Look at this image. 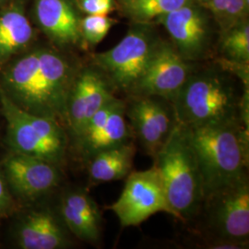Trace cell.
Here are the masks:
<instances>
[{
	"mask_svg": "<svg viewBox=\"0 0 249 249\" xmlns=\"http://www.w3.org/2000/svg\"><path fill=\"white\" fill-rule=\"evenodd\" d=\"M63 223L79 239L97 243L101 238L102 217L95 200L84 190L66 193L60 205Z\"/></svg>",
	"mask_w": 249,
	"mask_h": 249,
	"instance_id": "9a60e30c",
	"label": "cell"
},
{
	"mask_svg": "<svg viewBox=\"0 0 249 249\" xmlns=\"http://www.w3.org/2000/svg\"><path fill=\"white\" fill-rule=\"evenodd\" d=\"M249 0H229L227 9L220 20L226 30L240 22L249 11Z\"/></svg>",
	"mask_w": 249,
	"mask_h": 249,
	"instance_id": "603a6c76",
	"label": "cell"
},
{
	"mask_svg": "<svg viewBox=\"0 0 249 249\" xmlns=\"http://www.w3.org/2000/svg\"><path fill=\"white\" fill-rule=\"evenodd\" d=\"M132 98L128 106L125 103V116L130 119L131 126L145 152L154 158L165 141L153 115L151 97L132 96Z\"/></svg>",
	"mask_w": 249,
	"mask_h": 249,
	"instance_id": "d6986e66",
	"label": "cell"
},
{
	"mask_svg": "<svg viewBox=\"0 0 249 249\" xmlns=\"http://www.w3.org/2000/svg\"><path fill=\"white\" fill-rule=\"evenodd\" d=\"M14 209V200L10 193L7 180L0 169V219L8 217Z\"/></svg>",
	"mask_w": 249,
	"mask_h": 249,
	"instance_id": "484cf974",
	"label": "cell"
},
{
	"mask_svg": "<svg viewBox=\"0 0 249 249\" xmlns=\"http://www.w3.org/2000/svg\"><path fill=\"white\" fill-rule=\"evenodd\" d=\"M190 74V66L176 47L158 43L142 78L129 94L158 97L172 104Z\"/></svg>",
	"mask_w": 249,
	"mask_h": 249,
	"instance_id": "9c48e42d",
	"label": "cell"
},
{
	"mask_svg": "<svg viewBox=\"0 0 249 249\" xmlns=\"http://www.w3.org/2000/svg\"><path fill=\"white\" fill-rule=\"evenodd\" d=\"M109 209L123 227L138 226L158 213L173 216L162 179L155 165L130 173L121 195Z\"/></svg>",
	"mask_w": 249,
	"mask_h": 249,
	"instance_id": "ba28073f",
	"label": "cell"
},
{
	"mask_svg": "<svg viewBox=\"0 0 249 249\" xmlns=\"http://www.w3.org/2000/svg\"><path fill=\"white\" fill-rule=\"evenodd\" d=\"M157 42L144 29H134L113 48L93 55L111 87L129 93L142 78Z\"/></svg>",
	"mask_w": 249,
	"mask_h": 249,
	"instance_id": "52a82bcc",
	"label": "cell"
},
{
	"mask_svg": "<svg viewBox=\"0 0 249 249\" xmlns=\"http://www.w3.org/2000/svg\"><path fill=\"white\" fill-rule=\"evenodd\" d=\"M173 216L187 223L196 218L204 200V186L189 128L177 123L153 158Z\"/></svg>",
	"mask_w": 249,
	"mask_h": 249,
	"instance_id": "3957f363",
	"label": "cell"
},
{
	"mask_svg": "<svg viewBox=\"0 0 249 249\" xmlns=\"http://www.w3.org/2000/svg\"><path fill=\"white\" fill-rule=\"evenodd\" d=\"M221 49L223 57L249 62V25L248 21L238 22L225 30Z\"/></svg>",
	"mask_w": 249,
	"mask_h": 249,
	"instance_id": "ffe728a7",
	"label": "cell"
},
{
	"mask_svg": "<svg viewBox=\"0 0 249 249\" xmlns=\"http://www.w3.org/2000/svg\"><path fill=\"white\" fill-rule=\"evenodd\" d=\"M2 171L10 190L27 200L45 196L59 182L55 164L14 151L4 160Z\"/></svg>",
	"mask_w": 249,
	"mask_h": 249,
	"instance_id": "8fae6325",
	"label": "cell"
},
{
	"mask_svg": "<svg viewBox=\"0 0 249 249\" xmlns=\"http://www.w3.org/2000/svg\"><path fill=\"white\" fill-rule=\"evenodd\" d=\"M114 23L115 20L107 15H88L80 20L81 37L89 45H97L105 39Z\"/></svg>",
	"mask_w": 249,
	"mask_h": 249,
	"instance_id": "7402d4cb",
	"label": "cell"
},
{
	"mask_svg": "<svg viewBox=\"0 0 249 249\" xmlns=\"http://www.w3.org/2000/svg\"><path fill=\"white\" fill-rule=\"evenodd\" d=\"M80 9L87 15H108L115 8L114 0H78Z\"/></svg>",
	"mask_w": 249,
	"mask_h": 249,
	"instance_id": "d4e9b609",
	"label": "cell"
},
{
	"mask_svg": "<svg viewBox=\"0 0 249 249\" xmlns=\"http://www.w3.org/2000/svg\"><path fill=\"white\" fill-rule=\"evenodd\" d=\"M191 0H131L126 2L129 14L139 20H151L189 4Z\"/></svg>",
	"mask_w": 249,
	"mask_h": 249,
	"instance_id": "44dd1931",
	"label": "cell"
},
{
	"mask_svg": "<svg viewBox=\"0 0 249 249\" xmlns=\"http://www.w3.org/2000/svg\"><path fill=\"white\" fill-rule=\"evenodd\" d=\"M131 129L125 121V102L117 98L107 122L94 133L76 140L80 152L89 159L99 151L130 142Z\"/></svg>",
	"mask_w": 249,
	"mask_h": 249,
	"instance_id": "e0dca14e",
	"label": "cell"
},
{
	"mask_svg": "<svg viewBox=\"0 0 249 249\" xmlns=\"http://www.w3.org/2000/svg\"><path fill=\"white\" fill-rule=\"evenodd\" d=\"M241 94L221 73L190 74L172 102L177 122L187 127L239 120Z\"/></svg>",
	"mask_w": 249,
	"mask_h": 249,
	"instance_id": "277c9868",
	"label": "cell"
},
{
	"mask_svg": "<svg viewBox=\"0 0 249 249\" xmlns=\"http://www.w3.org/2000/svg\"><path fill=\"white\" fill-rule=\"evenodd\" d=\"M204 215L207 249L219 242L249 248V182L248 175L206 195L200 212ZM197 217V216H196Z\"/></svg>",
	"mask_w": 249,
	"mask_h": 249,
	"instance_id": "8992f818",
	"label": "cell"
},
{
	"mask_svg": "<svg viewBox=\"0 0 249 249\" xmlns=\"http://www.w3.org/2000/svg\"><path fill=\"white\" fill-rule=\"evenodd\" d=\"M135 152L131 142L99 151L89 159V179L100 184L126 178L131 173Z\"/></svg>",
	"mask_w": 249,
	"mask_h": 249,
	"instance_id": "ac0fdd59",
	"label": "cell"
},
{
	"mask_svg": "<svg viewBox=\"0 0 249 249\" xmlns=\"http://www.w3.org/2000/svg\"><path fill=\"white\" fill-rule=\"evenodd\" d=\"M176 48L186 60H196L208 46V28L200 9L190 2L159 18Z\"/></svg>",
	"mask_w": 249,
	"mask_h": 249,
	"instance_id": "7c38bea8",
	"label": "cell"
},
{
	"mask_svg": "<svg viewBox=\"0 0 249 249\" xmlns=\"http://www.w3.org/2000/svg\"><path fill=\"white\" fill-rule=\"evenodd\" d=\"M125 1H126V0H125Z\"/></svg>",
	"mask_w": 249,
	"mask_h": 249,
	"instance_id": "f1b7e54d",
	"label": "cell"
},
{
	"mask_svg": "<svg viewBox=\"0 0 249 249\" xmlns=\"http://www.w3.org/2000/svg\"><path fill=\"white\" fill-rule=\"evenodd\" d=\"M188 128L203 179L205 196L248 175L249 128L239 120Z\"/></svg>",
	"mask_w": 249,
	"mask_h": 249,
	"instance_id": "7a4b0ae2",
	"label": "cell"
},
{
	"mask_svg": "<svg viewBox=\"0 0 249 249\" xmlns=\"http://www.w3.org/2000/svg\"><path fill=\"white\" fill-rule=\"evenodd\" d=\"M0 103L7 121L8 142L14 152L48 160L55 165L61 162L68 144L62 124L20 109L1 90Z\"/></svg>",
	"mask_w": 249,
	"mask_h": 249,
	"instance_id": "5b68a950",
	"label": "cell"
},
{
	"mask_svg": "<svg viewBox=\"0 0 249 249\" xmlns=\"http://www.w3.org/2000/svg\"><path fill=\"white\" fill-rule=\"evenodd\" d=\"M7 0H0V5H2V4H4L5 2H6Z\"/></svg>",
	"mask_w": 249,
	"mask_h": 249,
	"instance_id": "4316f807",
	"label": "cell"
},
{
	"mask_svg": "<svg viewBox=\"0 0 249 249\" xmlns=\"http://www.w3.org/2000/svg\"><path fill=\"white\" fill-rule=\"evenodd\" d=\"M198 1H200V2H201V3H203V2H205V1H206V0H198Z\"/></svg>",
	"mask_w": 249,
	"mask_h": 249,
	"instance_id": "83f0119b",
	"label": "cell"
},
{
	"mask_svg": "<svg viewBox=\"0 0 249 249\" xmlns=\"http://www.w3.org/2000/svg\"><path fill=\"white\" fill-rule=\"evenodd\" d=\"M35 16L42 31L58 45H76L82 38L80 18L70 0H36Z\"/></svg>",
	"mask_w": 249,
	"mask_h": 249,
	"instance_id": "4fadbf2b",
	"label": "cell"
},
{
	"mask_svg": "<svg viewBox=\"0 0 249 249\" xmlns=\"http://www.w3.org/2000/svg\"><path fill=\"white\" fill-rule=\"evenodd\" d=\"M217 63L223 71L235 75L241 80L243 88H249V62H240L222 57Z\"/></svg>",
	"mask_w": 249,
	"mask_h": 249,
	"instance_id": "cb8c5ba5",
	"label": "cell"
},
{
	"mask_svg": "<svg viewBox=\"0 0 249 249\" xmlns=\"http://www.w3.org/2000/svg\"><path fill=\"white\" fill-rule=\"evenodd\" d=\"M35 31L23 1L10 4L0 12V69L33 42Z\"/></svg>",
	"mask_w": 249,
	"mask_h": 249,
	"instance_id": "2e32d148",
	"label": "cell"
},
{
	"mask_svg": "<svg viewBox=\"0 0 249 249\" xmlns=\"http://www.w3.org/2000/svg\"><path fill=\"white\" fill-rule=\"evenodd\" d=\"M103 73L90 69L76 74L66 108V125L76 138L99 110L116 98Z\"/></svg>",
	"mask_w": 249,
	"mask_h": 249,
	"instance_id": "30bf717a",
	"label": "cell"
},
{
	"mask_svg": "<svg viewBox=\"0 0 249 249\" xmlns=\"http://www.w3.org/2000/svg\"><path fill=\"white\" fill-rule=\"evenodd\" d=\"M76 74L61 53L35 48L0 69V90L28 113L66 124L67 101Z\"/></svg>",
	"mask_w": 249,
	"mask_h": 249,
	"instance_id": "6da1fadb",
	"label": "cell"
},
{
	"mask_svg": "<svg viewBox=\"0 0 249 249\" xmlns=\"http://www.w3.org/2000/svg\"><path fill=\"white\" fill-rule=\"evenodd\" d=\"M63 221L49 210L27 213L17 229V243L22 249H60L70 245Z\"/></svg>",
	"mask_w": 249,
	"mask_h": 249,
	"instance_id": "5bb4252c",
	"label": "cell"
}]
</instances>
